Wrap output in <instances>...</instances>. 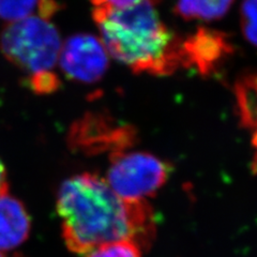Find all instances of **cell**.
I'll list each match as a JSON object with an SVG mask.
<instances>
[{"label":"cell","mask_w":257,"mask_h":257,"mask_svg":"<svg viewBox=\"0 0 257 257\" xmlns=\"http://www.w3.org/2000/svg\"><path fill=\"white\" fill-rule=\"evenodd\" d=\"M234 0H177L175 12L187 21L210 22L222 19Z\"/></svg>","instance_id":"cell-10"},{"label":"cell","mask_w":257,"mask_h":257,"mask_svg":"<svg viewBox=\"0 0 257 257\" xmlns=\"http://www.w3.org/2000/svg\"><path fill=\"white\" fill-rule=\"evenodd\" d=\"M9 192L8 191V181H7V172L6 168L3 164L2 161H0V194L2 193Z\"/></svg>","instance_id":"cell-15"},{"label":"cell","mask_w":257,"mask_h":257,"mask_svg":"<svg viewBox=\"0 0 257 257\" xmlns=\"http://www.w3.org/2000/svg\"><path fill=\"white\" fill-rule=\"evenodd\" d=\"M31 220L25 206L9 192L0 194V252L10 251L25 242Z\"/></svg>","instance_id":"cell-8"},{"label":"cell","mask_w":257,"mask_h":257,"mask_svg":"<svg viewBox=\"0 0 257 257\" xmlns=\"http://www.w3.org/2000/svg\"><path fill=\"white\" fill-rule=\"evenodd\" d=\"M61 45L57 27L38 14L9 23L0 36L2 53L27 78L54 72Z\"/></svg>","instance_id":"cell-3"},{"label":"cell","mask_w":257,"mask_h":257,"mask_svg":"<svg viewBox=\"0 0 257 257\" xmlns=\"http://www.w3.org/2000/svg\"><path fill=\"white\" fill-rule=\"evenodd\" d=\"M44 0H0V19L8 23L39 13Z\"/></svg>","instance_id":"cell-11"},{"label":"cell","mask_w":257,"mask_h":257,"mask_svg":"<svg viewBox=\"0 0 257 257\" xmlns=\"http://www.w3.org/2000/svg\"><path fill=\"white\" fill-rule=\"evenodd\" d=\"M183 68H194L202 75L211 74L232 52L227 36L221 31L200 27L182 38Z\"/></svg>","instance_id":"cell-7"},{"label":"cell","mask_w":257,"mask_h":257,"mask_svg":"<svg viewBox=\"0 0 257 257\" xmlns=\"http://www.w3.org/2000/svg\"><path fill=\"white\" fill-rule=\"evenodd\" d=\"M235 95L241 125L252 132V144L257 152V74L240 78Z\"/></svg>","instance_id":"cell-9"},{"label":"cell","mask_w":257,"mask_h":257,"mask_svg":"<svg viewBox=\"0 0 257 257\" xmlns=\"http://www.w3.org/2000/svg\"><path fill=\"white\" fill-rule=\"evenodd\" d=\"M108 56L100 38L90 34H76L62 42L58 63L67 77L92 84L106 73Z\"/></svg>","instance_id":"cell-5"},{"label":"cell","mask_w":257,"mask_h":257,"mask_svg":"<svg viewBox=\"0 0 257 257\" xmlns=\"http://www.w3.org/2000/svg\"><path fill=\"white\" fill-rule=\"evenodd\" d=\"M134 133L128 126L115 125L102 116L88 115L71 128L70 144L86 152L109 151V155L125 151L133 142Z\"/></svg>","instance_id":"cell-6"},{"label":"cell","mask_w":257,"mask_h":257,"mask_svg":"<svg viewBox=\"0 0 257 257\" xmlns=\"http://www.w3.org/2000/svg\"><path fill=\"white\" fill-rule=\"evenodd\" d=\"M0 257H6V256H5V255H4L2 252H0Z\"/></svg>","instance_id":"cell-17"},{"label":"cell","mask_w":257,"mask_h":257,"mask_svg":"<svg viewBox=\"0 0 257 257\" xmlns=\"http://www.w3.org/2000/svg\"><path fill=\"white\" fill-rule=\"evenodd\" d=\"M142 248L133 241H114L96 246L86 257H142Z\"/></svg>","instance_id":"cell-12"},{"label":"cell","mask_w":257,"mask_h":257,"mask_svg":"<svg viewBox=\"0 0 257 257\" xmlns=\"http://www.w3.org/2000/svg\"><path fill=\"white\" fill-rule=\"evenodd\" d=\"M161 0L114 8L92 5V19L109 56L135 73L167 76L183 68L182 38L161 18Z\"/></svg>","instance_id":"cell-2"},{"label":"cell","mask_w":257,"mask_h":257,"mask_svg":"<svg viewBox=\"0 0 257 257\" xmlns=\"http://www.w3.org/2000/svg\"><path fill=\"white\" fill-rule=\"evenodd\" d=\"M251 168H252V172H253V173L257 174V152L255 154L254 159H253V161H252V166H251Z\"/></svg>","instance_id":"cell-16"},{"label":"cell","mask_w":257,"mask_h":257,"mask_svg":"<svg viewBox=\"0 0 257 257\" xmlns=\"http://www.w3.org/2000/svg\"><path fill=\"white\" fill-rule=\"evenodd\" d=\"M138 2H140V0H90L91 4H102V5H107L109 7H114V8L126 7Z\"/></svg>","instance_id":"cell-14"},{"label":"cell","mask_w":257,"mask_h":257,"mask_svg":"<svg viewBox=\"0 0 257 257\" xmlns=\"http://www.w3.org/2000/svg\"><path fill=\"white\" fill-rule=\"evenodd\" d=\"M56 207L64 242L77 254L121 240L146 248L155 239V213L146 200L120 197L106 180L93 174L63 181Z\"/></svg>","instance_id":"cell-1"},{"label":"cell","mask_w":257,"mask_h":257,"mask_svg":"<svg viewBox=\"0 0 257 257\" xmlns=\"http://www.w3.org/2000/svg\"><path fill=\"white\" fill-rule=\"evenodd\" d=\"M240 24L246 41L257 47V0H243L240 9Z\"/></svg>","instance_id":"cell-13"},{"label":"cell","mask_w":257,"mask_h":257,"mask_svg":"<svg viewBox=\"0 0 257 257\" xmlns=\"http://www.w3.org/2000/svg\"><path fill=\"white\" fill-rule=\"evenodd\" d=\"M106 182L117 194L130 200H146L167 181L171 166L146 152L120 151L110 156Z\"/></svg>","instance_id":"cell-4"}]
</instances>
